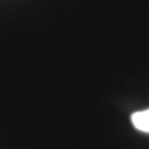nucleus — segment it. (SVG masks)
Returning <instances> with one entry per match:
<instances>
[{
	"label": "nucleus",
	"instance_id": "nucleus-1",
	"mask_svg": "<svg viewBox=\"0 0 149 149\" xmlns=\"http://www.w3.org/2000/svg\"><path fill=\"white\" fill-rule=\"evenodd\" d=\"M134 126L145 133H149V109L136 112L132 115Z\"/></svg>",
	"mask_w": 149,
	"mask_h": 149
}]
</instances>
